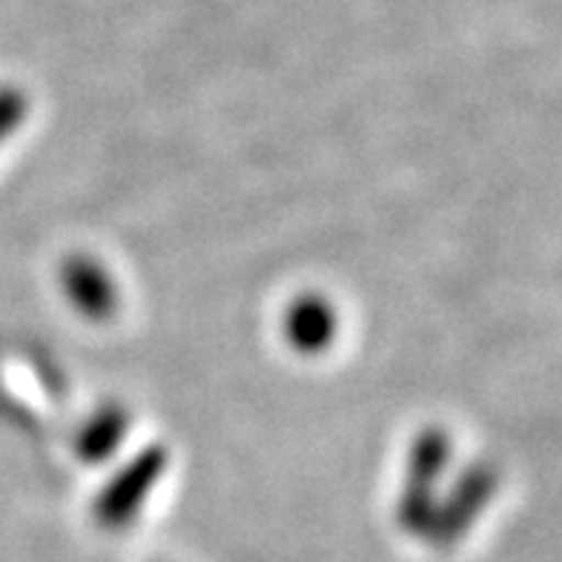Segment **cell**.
Wrapping results in <instances>:
<instances>
[{
    "label": "cell",
    "instance_id": "cell-6",
    "mask_svg": "<svg viewBox=\"0 0 562 562\" xmlns=\"http://www.w3.org/2000/svg\"><path fill=\"white\" fill-rule=\"evenodd\" d=\"M126 430H130V416H126L119 405H110L104 407V411H98V414L83 425L75 448H78V453H81L87 462H101V459L115 453L121 439L126 437Z\"/></svg>",
    "mask_w": 562,
    "mask_h": 562
},
{
    "label": "cell",
    "instance_id": "cell-7",
    "mask_svg": "<svg viewBox=\"0 0 562 562\" xmlns=\"http://www.w3.org/2000/svg\"><path fill=\"white\" fill-rule=\"evenodd\" d=\"M26 119V95L15 87H0V144Z\"/></svg>",
    "mask_w": 562,
    "mask_h": 562
},
{
    "label": "cell",
    "instance_id": "cell-2",
    "mask_svg": "<svg viewBox=\"0 0 562 562\" xmlns=\"http://www.w3.org/2000/svg\"><path fill=\"white\" fill-rule=\"evenodd\" d=\"M167 471V451L161 445H153L147 451H140L121 474L112 476V482L98 494L92 514H95L98 526L121 531V528L133 526L135 517L140 514L144 503L149 499L153 488Z\"/></svg>",
    "mask_w": 562,
    "mask_h": 562
},
{
    "label": "cell",
    "instance_id": "cell-1",
    "mask_svg": "<svg viewBox=\"0 0 562 562\" xmlns=\"http://www.w3.org/2000/svg\"><path fill=\"white\" fill-rule=\"evenodd\" d=\"M451 462V439L439 428L419 434L411 448V465H407V482L396 503V522L407 533L425 537L437 510V480L445 474Z\"/></svg>",
    "mask_w": 562,
    "mask_h": 562
},
{
    "label": "cell",
    "instance_id": "cell-4",
    "mask_svg": "<svg viewBox=\"0 0 562 562\" xmlns=\"http://www.w3.org/2000/svg\"><path fill=\"white\" fill-rule=\"evenodd\" d=\"M64 293L87 318H110L119 307V288L104 265L89 256H75L64 265Z\"/></svg>",
    "mask_w": 562,
    "mask_h": 562
},
{
    "label": "cell",
    "instance_id": "cell-5",
    "mask_svg": "<svg viewBox=\"0 0 562 562\" xmlns=\"http://www.w3.org/2000/svg\"><path fill=\"white\" fill-rule=\"evenodd\" d=\"M334 304L322 296H302L284 313V336L299 353H322L336 339Z\"/></svg>",
    "mask_w": 562,
    "mask_h": 562
},
{
    "label": "cell",
    "instance_id": "cell-3",
    "mask_svg": "<svg viewBox=\"0 0 562 562\" xmlns=\"http://www.w3.org/2000/svg\"><path fill=\"white\" fill-rule=\"evenodd\" d=\"M496 494V471L491 465L468 468L465 474L459 476L451 485L448 496L437 503L434 519H430L428 537L434 546H453L471 531L491 496Z\"/></svg>",
    "mask_w": 562,
    "mask_h": 562
}]
</instances>
